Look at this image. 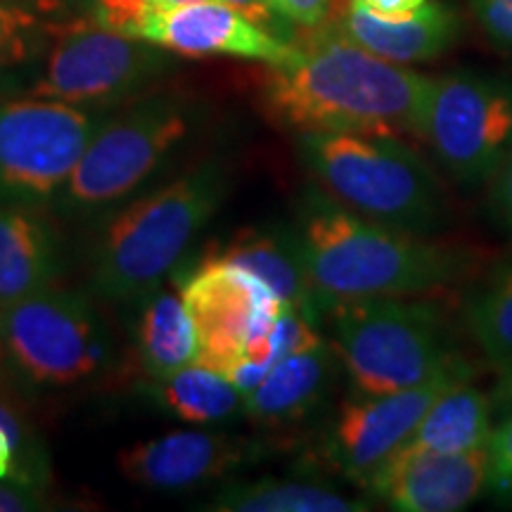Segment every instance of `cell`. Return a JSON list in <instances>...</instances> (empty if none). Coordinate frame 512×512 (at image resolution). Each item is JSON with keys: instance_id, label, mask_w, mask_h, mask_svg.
I'll return each instance as SVG.
<instances>
[{"instance_id": "6da1fadb", "label": "cell", "mask_w": 512, "mask_h": 512, "mask_svg": "<svg viewBox=\"0 0 512 512\" xmlns=\"http://www.w3.org/2000/svg\"><path fill=\"white\" fill-rule=\"evenodd\" d=\"M432 79L382 60L330 22L292 36V53L271 64L264 105L302 133L422 138Z\"/></svg>"}, {"instance_id": "7a4b0ae2", "label": "cell", "mask_w": 512, "mask_h": 512, "mask_svg": "<svg viewBox=\"0 0 512 512\" xmlns=\"http://www.w3.org/2000/svg\"><path fill=\"white\" fill-rule=\"evenodd\" d=\"M294 230L320 316L339 302L444 290L470 266V254L358 216L323 190L306 192Z\"/></svg>"}, {"instance_id": "3957f363", "label": "cell", "mask_w": 512, "mask_h": 512, "mask_svg": "<svg viewBox=\"0 0 512 512\" xmlns=\"http://www.w3.org/2000/svg\"><path fill=\"white\" fill-rule=\"evenodd\" d=\"M228 188L226 164L209 159L124 204L95 240V292L119 304L150 297L219 211Z\"/></svg>"}, {"instance_id": "277c9868", "label": "cell", "mask_w": 512, "mask_h": 512, "mask_svg": "<svg viewBox=\"0 0 512 512\" xmlns=\"http://www.w3.org/2000/svg\"><path fill=\"white\" fill-rule=\"evenodd\" d=\"M299 155L320 190L358 216L413 235H432L448 221L444 185L401 138L302 133Z\"/></svg>"}, {"instance_id": "5b68a950", "label": "cell", "mask_w": 512, "mask_h": 512, "mask_svg": "<svg viewBox=\"0 0 512 512\" xmlns=\"http://www.w3.org/2000/svg\"><path fill=\"white\" fill-rule=\"evenodd\" d=\"M332 347L358 394H392L430 380L460 356L446 318L430 302L358 299L325 309Z\"/></svg>"}, {"instance_id": "8992f818", "label": "cell", "mask_w": 512, "mask_h": 512, "mask_svg": "<svg viewBox=\"0 0 512 512\" xmlns=\"http://www.w3.org/2000/svg\"><path fill=\"white\" fill-rule=\"evenodd\" d=\"M192 131L188 105L150 98L102 121L79 164L53 202L64 214H98L150 181Z\"/></svg>"}, {"instance_id": "52a82bcc", "label": "cell", "mask_w": 512, "mask_h": 512, "mask_svg": "<svg viewBox=\"0 0 512 512\" xmlns=\"http://www.w3.org/2000/svg\"><path fill=\"white\" fill-rule=\"evenodd\" d=\"M10 366L41 389H67L105 373L112 339L81 292L48 287L0 309Z\"/></svg>"}, {"instance_id": "ba28073f", "label": "cell", "mask_w": 512, "mask_h": 512, "mask_svg": "<svg viewBox=\"0 0 512 512\" xmlns=\"http://www.w3.org/2000/svg\"><path fill=\"white\" fill-rule=\"evenodd\" d=\"M159 46L105 29L95 19L48 24L46 50L31 79L29 95L74 107H114L136 98L164 72Z\"/></svg>"}, {"instance_id": "9c48e42d", "label": "cell", "mask_w": 512, "mask_h": 512, "mask_svg": "<svg viewBox=\"0 0 512 512\" xmlns=\"http://www.w3.org/2000/svg\"><path fill=\"white\" fill-rule=\"evenodd\" d=\"M422 138L458 185L491 181L512 150V81L477 72L432 79Z\"/></svg>"}, {"instance_id": "30bf717a", "label": "cell", "mask_w": 512, "mask_h": 512, "mask_svg": "<svg viewBox=\"0 0 512 512\" xmlns=\"http://www.w3.org/2000/svg\"><path fill=\"white\" fill-rule=\"evenodd\" d=\"M98 126L93 112L60 100H0V204L55 202Z\"/></svg>"}, {"instance_id": "8fae6325", "label": "cell", "mask_w": 512, "mask_h": 512, "mask_svg": "<svg viewBox=\"0 0 512 512\" xmlns=\"http://www.w3.org/2000/svg\"><path fill=\"white\" fill-rule=\"evenodd\" d=\"M463 356L441 368L430 380L392 394H358L342 403L330 427L328 453L337 470L361 486L411 441L432 403L453 382L470 377Z\"/></svg>"}, {"instance_id": "7c38bea8", "label": "cell", "mask_w": 512, "mask_h": 512, "mask_svg": "<svg viewBox=\"0 0 512 512\" xmlns=\"http://www.w3.org/2000/svg\"><path fill=\"white\" fill-rule=\"evenodd\" d=\"M181 292L197 328V363L226 377L283 309L254 275L219 261H200Z\"/></svg>"}, {"instance_id": "4fadbf2b", "label": "cell", "mask_w": 512, "mask_h": 512, "mask_svg": "<svg viewBox=\"0 0 512 512\" xmlns=\"http://www.w3.org/2000/svg\"><path fill=\"white\" fill-rule=\"evenodd\" d=\"M489 479V446L458 453L401 448L368 489L401 512H456L477 501Z\"/></svg>"}, {"instance_id": "5bb4252c", "label": "cell", "mask_w": 512, "mask_h": 512, "mask_svg": "<svg viewBox=\"0 0 512 512\" xmlns=\"http://www.w3.org/2000/svg\"><path fill=\"white\" fill-rule=\"evenodd\" d=\"M143 41L188 57L230 55L268 67L292 53V41L259 27L223 0H192L162 10L147 24Z\"/></svg>"}, {"instance_id": "9a60e30c", "label": "cell", "mask_w": 512, "mask_h": 512, "mask_svg": "<svg viewBox=\"0 0 512 512\" xmlns=\"http://www.w3.org/2000/svg\"><path fill=\"white\" fill-rule=\"evenodd\" d=\"M256 444L221 432L188 430L138 441L117 456L128 482L157 491H183L226 477L252 460Z\"/></svg>"}, {"instance_id": "2e32d148", "label": "cell", "mask_w": 512, "mask_h": 512, "mask_svg": "<svg viewBox=\"0 0 512 512\" xmlns=\"http://www.w3.org/2000/svg\"><path fill=\"white\" fill-rule=\"evenodd\" d=\"M349 41L394 64H420L444 55L460 36V17L441 0H427L411 17L384 19L354 0H335L325 19Z\"/></svg>"}, {"instance_id": "e0dca14e", "label": "cell", "mask_w": 512, "mask_h": 512, "mask_svg": "<svg viewBox=\"0 0 512 512\" xmlns=\"http://www.w3.org/2000/svg\"><path fill=\"white\" fill-rule=\"evenodd\" d=\"M202 261H219L240 268L264 283L275 299L297 306L313 323L320 318L316 297H313L309 275H306L302 247L297 230L290 228H252L240 230L223 247L211 249Z\"/></svg>"}, {"instance_id": "ac0fdd59", "label": "cell", "mask_w": 512, "mask_h": 512, "mask_svg": "<svg viewBox=\"0 0 512 512\" xmlns=\"http://www.w3.org/2000/svg\"><path fill=\"white\" fill-rule=\"evenodd\" d=\"M36 209L0 204V309L55 287L60 278V242Z\"/></svg>"}, {"instance_id": "d6986e66", "label": "cell", "mask_w": 512, "mask_h": 512, "mask_svg": "<svg viewBox=\"0 0 512 512\" xmlns=\"http://www.w3.org/2000/svg\"><path fill=\"white\" fill-rule=\"evenodd\" d=\"M337 351L320 342L283 358L264 382L245 396V413L261 425L283 427L304 420L328 396L337 370Z\"/></svg>"}, {"instance_id": "ffe728a7", "label": "cell", "mask_w": 512, "mask_h": 512, "mask_svg": "<svg viewBox=\"0 0 512 512\" xmlns=\"http://www.w3.org/2000/svg\"><path fill=\"white\" fill-rule=\"evenodd\" d=\"M136 325V351L140 370L150 380H162L197 363V328L183 292L157 287L145 297Z\"/></svg>"}, {"instance_id": "44dd1931", "label": "cell", "mask_w": 512, "mask_h": 512, "mask_svg": "<svg viewBox=\"0 0 512 512\" xmlns=\"http://www.w3.org/2000/svg\"><path fill=\"white\" fill-rule=\"evenodd\" d=\"M494 403L482 389L472 384V375L453 382L418 425L403 448L418 451L458 453L489 446L494 434Z\"/></svg>"}, {"instance_id": "7402d4cb", "label": "cell", "mask_w": 512, "mask_h": 512, "mask_svg": "<svg viewBox=\"0 0 512 512\" xmlns=\"http://www.w3.org/2000/svg\"><path fill=\"white\" fill-rule=\"evenodd\" d=\"M150 394L166 413L190 425H219L245 411V394L226 375L202 363L152 380Z\"/></svg>"}, {"instance_id": "603a6c76", "label": "cell", "mask_w": 512, "mask_h": 512, "mask_svg": "<svg viewBox=\"0 0 512 512\" xmlns=\"http://www.w3.org/2000/svg\"><path fill=\"white\" fill-rule=\"evenodd\" d=\"M207 510L216 512H358L368 505L328 486L294 479L233 482L211 498Z\"/></svg>"}, {"instance_id": "cb8c5ba5", "label": "cell", "mask_w": 512, "mask_h": 512, "mask_svg": "<svg viewBox=\"0 0 512 512\" xmlns=\"http://www.w3.org/2000/svg\"><path fill=\"white\" fill-rule=\"evenodd\" d=\"M467 328L486 361L512 375V268L496 275L467 306Z\"/></svg>"}, {"instance_id": "d4e9b609", "label": "cell", "mask_w": 512, "mask_h": 512, "mask_svg": "<svg viewBox=\"0 0 512 512\" xmlns=\"http://www.w3.org/2000/svg\"><path fill=\"white\" fill-rule=\"evenodd\" d=\"M48 24L24 5L0 0V95L19 88L31 69H38L46 50Z\"/></svg>"}, {"instance_id": "484cf974", "label": "cell", "mask_w": 512, "mask_h": 512, "mask_svg": "<svg viewBox=\"0 0 512 512\" xmlns=\"http://www.w3.org/2000/svg\"><path fill=\"white\" fill-rule=\"evenodd\" d=\"M0 427L10 432L15 439L17 453H19V482H27L31 486L46 491L50 482V460L46 448L41 446L36 432L24 420V415L12 406L8 396L0 394Z\"/></svg>"}, {"instance_id": "4316f807", "label": "cell", "mask_w": 512, "mask_h": 512, "mask_svg": "<svg viewBox=\"0 0 512 512\" xmlns=\"http://www.w3.org/2000/svg\"><path fill=\"white\" fill-rule=\"evenodd\" d=\"M501 399V418L494 425L489 451H491V479L489 489L505 503H512V375H503L498 387Z\"/></svg>"}, {"instance_id": "83f0119b", "label": "cell", "mask_w": 512, "mask_h": 512, "mask_svg": "<svg viewBox=\"0 0 512 512\" xmlns=\"http://www.w3.org/2000/svg\"><path fill=\"white\" fill-rule=\"evenodd\" d=\"M162 10L159 0H93L95 22L133 38H143L147 24Z\"/></svg>"}, {"instance_id": "f1b7e54d", "label": "cell", "mask_w": 512, "mask_h": 512, "mask_svg": "<svg viewBox=\"0 0 512 512\" xmlns=\"http://www.w3.org/2000/svg\"><path fill=\"white\" fill-rule=\"evenodd\" d=\"M491 43L512 55V0H467Z\"/></svg>"}, {"instance_id": "f546056e", "label": "cell", "mask_w": 512, "mask_h": 512, "mask_svg": "<svg viewBox=\"0 0 512 512\" xmlns=\"http://www.w3.org/2000/svg\"><path fill=\"white\" fill-rule=\"evenodd\" d=\"M268 3L287 24L313 29L330 17L335 0H268Z\"/></svg>"}, {"instance_id": "4dcf8cb0", "label": "cell", "mask_w": 512, "mask_h": 512, "mask_svg": "<svg viewBox=\"0 0 512 512\" xmlns=\"http://www.w3.org/2000/svg\"><path fill=\"white\" fill-rule=\"evenodd\" d=\"M46 491L19 482L15 477L0 479V512H34L46 510Z\"/></svg>"}, {"instance_id": "1f68e13d", "label": "cell", "mask_w": 512, "mask_h": 512, "mask_svg": "<svg viewBox=\"0 0 512 512\" xmlns=\"http://www.w3.org/2000/svg\"><path fill=\"white\" fill-rule=\"evenodd\" d=\"M491 183H494L489 195L491 214H494L498 226L512 235V150L498 169V174L491 178Z\"/></svg>"}, {"instance_id": "d6a6232c", "label": "cell", "mask_w": 512, "mask_h": 512, "mask_svg": "<svg viewBox=\"0 0 512 512\" xmlns=\"http://www.w3.org/2000/svg\"><path fill=\"white\" fill-rule=\"evenodd\" d=\"M223 3L238 8L242 15H247L252 22L259 24V27H264L268 31H273V34L292 41L290 29L285 27V19L271 8V3H268V0H223Z\"/></svg>"}, {"instance_id": "836d02e7", "label": "cell", "mask_w": 512, "mask_h": 512, "mask_svg": "<svg viewBox=\"0 0 512 512\" xmlns=\"http://www.w3.org/2000/svg\"><path fill=\"white\" fill-rule=\"evenodd\" d=\"M356 5L384 19H403L418 12L427 0H354Z\"/></svg>"}, {"instance_id": "e575fe53", "label": "cell", "mask_w": 512, "mask_h": 512, "mask_svg": "<svg viewBox=\"0 0 512 512\" xmlns=\"http://www.w3.org/2000/svg\"><path fill=\"white\" fill-rule=\"evenodd\" d=\"M19 475V453L15 439L10 437L8 430L0 427V479Z\"/></svg>"}, {"instance_id": "d590c367", "label": "cell", "mask_w": 512, "mask_h": 512, "mask_svg": "<svg viewBox=\"0 0 512 512\" xmlns=\"http://www.w3.org/2000/svg\"><path fill=\"white\" fill-rule=\"evenodd\" d=\"M10 3L24 5V8L34 10L36 15H50V12L67 10L74 0H10Z\"/></svg>"}, {"instance_id": "8d00e7d4", "label": "cell", "mask_w": 512, "mask_h": 512, "mask_svg": "<svg viewBox=\"0 0 512 512\" xmlns=\"http://www.w3.org/2000/svg\"><path fill=\"white\" fill-rule=\"evenodd\" d=\"M5 361H8V351H5V342H3V320H0V380L5 375Z\"/></svg>"}]
</instances>
